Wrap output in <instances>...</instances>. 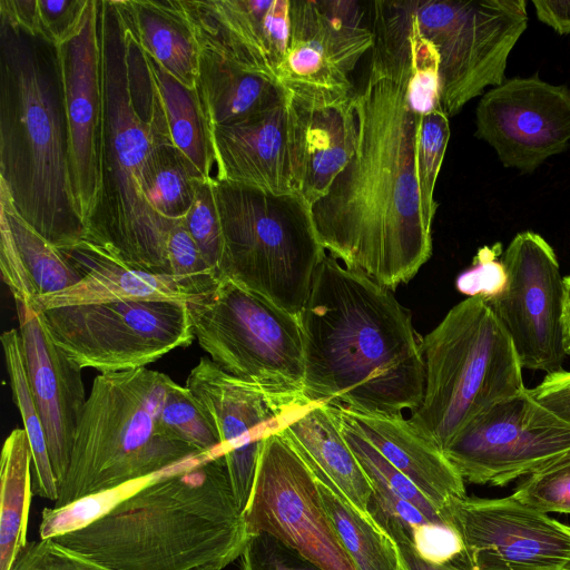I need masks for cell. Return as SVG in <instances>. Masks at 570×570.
<instances>
[{"instance_id": "35", "label": "cell", "mask_w": 570, "mask_h": 570, "mask_svg": "<svg viewBox=\"0 0 570 570\" xmlns=\"http://www.w3.org/2000/svg\"><path fill=\"white\" fill-rule=\"evenodd\" d=\"M203 179L193 163L170 139H165L156 145L149 157L144 175L145 197L161 217L180 220L190 209L197 183Z\"/></svg>"}, {"instance_id": "19", "label": "cell", "mask_w": 570, "mask_h": 570, "mask_svg": "<svg viewBox=\"0 0 570 570\" xmlns=\"http://www.w3.org/2000/svg\"><path fill=\"white\" fill-rule=\"evenodd\" d=\"M56 48L63 90L71 189L87 233L102 188L99 0H88L78 29Z\"/></svg>"}, {"instance_id": "13", "label": "cell", "mask_w": 570, "mask_h": 570, "mask_svg": "<svg viewBox=\"0 0 570 570\" xmlns=\"http://www.w3.org/2000/svg\"><path fill=\"white\" fill-rule=\"evenodd\" d=\"M503 282L484 296L523 368L553 373L567 355L564 277L552 246L539 234H517L502 253Z\"/></svg>"}, {"instance_id": "32", "label": "cell", "mask_w": 570, "mask_h": 570, "mask_svg": "<svg viewBox=\"0 0 570 570\" xmlns=\"http://www.w3.org/2000/svg\"><path fill=\"white\" fill-rule=\"evenodd\" d=\"M314 475L325 511L356 570H400L393 539L371 513L357 509L328 479Z\"/></svg>"}, {"instance_id": "28", "label": "cell", "mask_w": 570, "mask_h": 570, "mask_svg": "<svg viewBox=\"0 0 570 570\" xmlns=\"http://www.w3.org/2000/svg\"><path fill=\"white\" fill-rule=\"evenodd\" d=\"M138 47L177 81L195 90L200 48L179 0H115Z\"/></svg>"}, {"instance_id": "31", "label": "cell", "mask_w": 570, "mask_h": 570, "mask_svg": "<svg viewBox=\"0 0 570 570\" xmlns=\"http://www.w3.org/2000/svg\"><path fill=\"white\" fill-rule=\"evenodd\" d=\"M142 51V50H141ZM150 81L157 92L171 142L213 181L215 165L209 130L196 89H189L167 73L142 51Z\"/></svg>"}, {"instance_id": "33", "label": "cell", "mask_w": 570, "mask_h": 570, "mask_svg": "<svg viewBox=\"0 0 570 570\" xmlns=\"http://www.w3.org/2000/svg\"><path fill=\"white\" fill-rule=\"evenodd\" d=\"M31 464L28 435L24 429H14L3 443L0 461V570H9L28 542Z\"/></svg>"}, {"instance_id": "40", "label": "cell", "mask_w": 570, "mask_h": 570, "mask_svg": "<svg viewBox=\"0 0 570 570\" xmlns=\"http://www.w3.org/2000/svg\"><path fill=\"white\" fill-rule=\"evenodd\" d=\"M184 224L204 261L219 278L223 257V232L215 202L213 181L199 180Z\"/></svg>"}, {"instance_id": "1", "label": "cell", "mask_w": 570, "mask_h": 570, "mask_svg": "<svg viewBox=\"0 0 570 570\" xmlns=\"http://www.w3.org/2000/svg\"><path fill=\"white\" fill-rule=\"evenodd\" d=\"M410 77L404 41L374 43L367 80L354 96V154L312 205L325 250L391 291L432 254L415 167L421 116L409 99Z\"/></svg>"}, {"instance_id": "47", "label": "cell", "mask_w": 570, "mask_h": 570, "mask_svg": "<svg viewBox=\"0 0 570 570\" xmlns=\"http://www.w3.org/2000/svg\"><path fill=\"white\" fill-rule=\"evenodd\" d=\"M537 17L560 35H570L569 0H533Z\"/></svg>"}, {"instance_id": "30", "label": "cell", "mask_w": 570, "mask_h": 570, "mask_svg": "<svg viewBox=\"0 0 570 570\" xmlns=\"http://www.w3.org/2000/svg\"><path fill=\"white\" fill-rule=\"evenodd\" d=\"M333 411L344 439L372 484L371 500L402 521L410 532L429 522L445 523L416 485L358 432L346 412L336 406Z\"/></svg>"}, {"instance_id": "5", "label": "cell", "mask_w": 570, "mask_h": 570, "mask_svg": "<svg viewBox=\"0 0 570 570\" xmlns=\"http://www.w3.org/2000/svg\"><path fill=\"white\" fill-rule=\"evenodd\" d=\"M0 184L18 214L58 248L85 238L70 183L57 48L1 19Z\"/></svg>"}, {"instance_id": "8", "label": "cell", "mask_w": 570, "mask_h": 570, "mask_svg": "<svg viewBox=\"0 0 570 570\" xmlns=\"http://www.w3.org/2000/svg\"><path fill=\"white\" fill-rule=\"evenodd\" d=\"M223 232L219 279L298 316L326 255L311 204L298 193L273 194L213 180Z\"/></svg>"}, {"instance_id": "29", "label": "cell", "mask_w": 570, "mask_h": 570, "mask_svg": "<svg viewBox=\"0 0 570 570\" xmlns=\"http://www.w3.org/2000/svg\"><path fill=\"white\" fill-rule=\"evenodd\" d=\"M208 130L264 111L287 97L275 80L200 51L196 85Z\"/></svg>"}, {"instance_id": "43", "label": "cell", "mask_w": 570, "mask_h": 570, "mask_svg": "<svg viewBox=\"0 0 570 570\" xmlns=\"http://www.w3.org/2000/svg\"><path fill=\"white\" fill-rule=\"evenodd\" d=\"M88 0H37L38 33L55 46L78 29Z\"/></svg>"}, {"instance_id": "14", "label": "cell", "mask_w": 570, "mask_h": 570, "mask_svg": "<svg viewBox=\"0 0 570 570\" xmlns=\"http://www.w3.org/2000/svg\"><path fill=\"white\" fill-rule=\"evenodd\" d=\"M244 518L249 535L272 534L324 570H356L325 511L316 476L281 431L264 440Z\"/></svg>"}, {"instance_id": "37", "label": "cell", "mask_w": 570, "mask_h": 570, "mask_svg": "<svg viewBox=\"0 0 570 570\" xmlns=\"http://www.w3.org/2000/svg\"><path fill=\"white\" fill-rule=\"evenodd\" d=\"M154 475L85 495L60 508H45L39 525L40 539L56 538L88 527L140 490Z\"/></svg>"}, {"instance_id": "7", "label": "cell", "mask_w": 570, "mask_h": 570, "mask_svg": "<svg viewBox=\"0 0 570 570\" xmlns=\"http://www.w3.org/2000/svg\"><path fill=\"white\" fill-rule=\"evenodd\" d=\"M424 389L411 419L443 450L480 413L527 387L507 332L483 295L454 305L422 340Z\"/></svg>"}, {"instance_id": "50", "label": "cell", "mask_w": 570, "mask_h": 570, "mask_svg": "<svg viewBox=\"0 0 570 570\" xmlns=\"http://www.w3.org/2000/svg\"><path fill=\"white\" fill-rule=\"evenodd\" d=\"M400 570H405V569H404V567L402 566V563H401V568H400Z\"/></svg>"}, {"instance_id": "45", "label": "cell", "mask_w": 570, "mask_h": 570, "mask_svg": "<svg viewBox=\"0 0 570 570\" xmlns=\"http://www.w3.org/2000/svg\"><path fill=\"white\" fill-rule=\"evenodd\" d=\"M368 512L393 539L405 570H468L455 563H435L419 554L410 532L396 517L390 514L371 500Z\"/></svg>"}, {"instance_id": "44", "label": "cell", "mask_w": 570, "mask_h": 570, "mask_svg": "<svg viewBox=\"0 0 570 570\" xmlns=\"http://www.w3.org/2000/svg\"><path fill=\"white\" fill-rule=\"evenodd\" d=\"M410 537L424 559L462 567L464 547L458 533L448 524L429 522L410 532Z\"/></svg>"}, {"instance_id": "38", "label": "cell", "mask_w": 570, "mask_h": 570, "mask_svg": "<svg viewBox=\"0 0 570 570\" xmlns=\"http://www.w3.org/2000/svg\"><path fill=\"white\" fill-rule=\"evenodd\" d=\"M449 138V116L442 108L421 116L416 138L415 167L423 214L430 225L433 223L438 208L434 188Z\"/></svg>"}, {"instance_id": "51", "label": "cell", "mask_w": 570, "mask_h": 570, "mask_svg": "<svg viewBox=\"0 0 570 570\" xmlns=\"http://www.w3.org/2000/svg\"><path fill=\"white\" fill-rule=\"evenodd\" d=\"M569 570H570V568H569Z\"/></svg>"}, {"instance_id": "22", "label": "cell", "mask_w": 570, "mask_h": 570, "mask_svg": "<svg viewBox=\"0 0 570 570\" xmlns=\"http://www.w3.org/2000/svg\"><path fill=\"white\" fill-rule=\"evenodd\" d=\"M209 137L215 165L214 180L273 194L298 193L288 96L239 122L209 129Z\"/></svg>"}, {"instance_id": "18", "label": "cell", "mask_w": 570, "mask_h": 570, "mask_svg": "<svg viewBox=\"0 0 570 570\" xmlns=\"http://www.w3.org/2000/svg\"><path fill=\"white\" fill-rule=\"evenodd\" d=\"M475 136L505 167L531 173L570 141V89L540 78H511L482 95Z\"/></svg>"}, {"instance_id": "24", "label": "cell", "mask_w": 570, "mask_h": 570, "mask_svg": "<svg viewBox=\"0 0 570 570\" xmlns=\"http://www.w3.org/2000/svg\"><path fill=\"white\" fill-rule=\"evenodd\" d=\"M344 411L358 432L416 485L440 514L451 499L466 495L464 480L443 450L410 416Z\"/></svg>"}, {"instance_id": "23", "label": "cell", "mask_w": 570, "mask_h": 570, "mask_svg": "<svg viewBox=\"0 0 570 570\" xmlns=\"http://www.w3.org/2000/svg\"><path fill=\"white\" fill-rule=\"evenodd\" d=\"M61 250L83 272V277L63 291L35 298L29 306L36 312L119 301L188 303L214 288L219 282L155 274L136 268L120 262L86 238Z\"/></svg>"}, {"instance_id": "21", "label": "cell", "mask_w": 570, "mask_h": 570, "mask_svg": "<svg viewBox=\"0 0 570 570\" xmlns=\"http://www.w3.org/2000/svg\"><path fill=\"white\" fill-rule=\"evenodd\" d=\"M26 371L40 414L57 483L62 479L87 401L81 370L51 338L42 314L14 301Z\"/></svg>"}, {"instance_id": "12", "label": "cell", "mask_w": 570, "mask_h": 570, "mask_svg": "<svg viewBox=\"0 0 570 570\" xmlns=\"http://www.w3.org/2000/svg\"><path fill=\"white\" fill-rule=\"evenodd\" d=\"M373 46L374 33L358 1L291 0L277 82L296 104L344 102L355 95L351 73Z\"/></svg>"}, {"instance_id": "15", "label": "cell", "mask_w": 570, "mask_h": 570, "mask_svg": "<svg viewBox=\"0 0 570 570\" xmlns=\"http://www.w3.org/2000/svg\"><path fill=\"white\" fill-rule=\"evenodd\" d=\"M570 450V424L525 389L475 416L445 448L464 481L504 487Z\"/></svg>"}, {"instance_id": "16", "label": "cell", "mask_w": 570, "mask_h": 570, "mask_svg": "<svg viewBox=\"0 0 570 570\" xmlns=\"http://www.w3.org/2000/svg\"><path fill=\"white\" fill-rule=\"evenodd\" d=\"M468 570H569L570 525L515 499L462 497L441 510Z\"/></svg>"}, {"instance_id": "49", "label": "cell", "mask_w": 570, "mask_h": 570, "mask_svg": "<svg viewBox=\"0 0 570 570\" xmlns=\"http://www.w3.org/2000/svg\"><path fill=\"white\" fill-rule=\"evenodd\" d=\"M566 351H567V355L570 354V334L567 335L566 337Z\"/></svg>"}, {"instance_id": "42", "label": "cell", "mask_w": 570, "mask_h": 570, "mask_svg": "<svg viewBox=\"0 0 570 570\" xmlns=\"http://www.w3.org/2000/svg\"><path fill=\"white\" fill-rule=\"evenodd\" d=\"M9 570H112L52 539L28 541Z\"/></svg>"}, {"instance_id": "20", "label": "cell", "mask_w": 570, "mask_h": 570, "mask_svg": "<svg viewBox=\"0 0 570 570\" xmlns=\"http://www.w3.org/2000/svg\"><path fill=\"white\" fill-rule=\"evenodd\" d=\"M179 1L200 51L277 81L291 0Z\"/></svg>"}, {"instance_id": "10", "label": "cell", "mask_w": 570, "mask_h": 570, "mask_svg": "<svg viewBox=\"0 0 570 570\" xmlns=\"http://www.w3.org/2000/svg\"><path fill=\"white\" fill-rule=\"evenodd\" d=\"M420 32L439 56L441 107L455 116L504 80L508 57L527 29L524 0H411Z\"/></svg>"}, {"instance_id": "11", "label": "cell", "mask_w": 570, "mask_h": 570, "mask_svg": "<svg viewBox=\"0 0 570 570\" xmlns=\"http://www.w3.org/2000/svg\"><path fill=\"white\" fill-rule=\"evenodd\" d=\"M40 313L56 345L79 370L141 368L194 338L188 306L181 302L119 301Z\"/></svg>"}, {"instance_id": "27", "label": "cell", "mask_w": 570, "mask_h": 570, "mask_svg": "<svg viewBox=\"0 0 570 570\" xmlns=\"http://www.w3.org/2000/svg\"><path fill=\"white\" fill-rule=\"evenodd\" d=\"M281 432L314 473L328 479L351 503L370 514L372 484L344 439L332 405L304 403Z\"/></svg>"}, {"instance_id": "3", "label": "cell", "mask_w": 570, "mask_h": 570, "mask_svg": "<svg viewBox=\"0 0 570 570\" xmlns=\"http://www.w3.org/2000/svg\"><path fill=\"white\" fill-rule=\"evenodd\" d=\"M249 534L222 451L157 474L88 527L51 538L112 570H223Z\"/></svg>"}, {"instance_id": "9", "label": "cell", "mask_w": 570, "mask_h": 570, "mask_svg": "<svg viewBox=\"0 0 570 570\" xmlns=\"http://www.w3.org/2000/svg\"><path fill=\"white\" fill-rule=\"evenodd\" d=\"M187 306L194 336L222 370L268 393H304L296 316L228 278Z\"/></svg>"}, {"instance_id": "6", "label": "cell", "mask_w": 570, "mask_h": 570, "mask_svg": "<svg viewBox=\"0 0 570 570\" xmlns=\"http://www.w3.org/2000/svg\"><path fill=\"white\" fill-rule=\"evenodd\" d=\"M169 380L146 367L95 377L55 508L151 476L200 453L159 424Z\"/></svg>"}, {"instance_id": "26", "label": "cell", "mask_w": 570, "mask_h": 570, "mask_svg": "<svg viewBox=\"0 0 570 570\" xmlns=\"http://www.w3.org/2000/svg\"><path fill=\"white\" fill-rule=\"evenodd\" d=\"M0 269L14 301L35 298L77 284L83 272L16 210L0 184Z\"/></svg>"}, {"instance_id": "41", "label": "cell", "mask_w": 570, "mask_h": 570, "mask_svg": "<svg viewBox=\"0 0 570 570\" xmlns=\"http://www.w3.org/2000/svg\"><path fill=\"white\" fill-rule=\"evenodd\" d=\"M240 561L242 570H324L297 550L264 532L249 535Z\"/></svg>"}, {"instance_id": "46", "label": "cell", "mask_w": 570, "mask_h": 570, "mask_svg": "<svg viewBox=\"0 0 570 570\" xmlns=\"http://www.w3.org/2000/svg\"><path fill=\"white\" fill-rule=\"evenodd\" d=\"M529 392L537 402L570 424V371L562 368L547 374Z\"/></svg>"}, {"instance_id": "39", "label": "cell", "mask_w": 570, "mask_h": 570, "mask_svg": "<svg viewBox=\"0 0 570 570\" xmlns=\"http://www.w3.org/2000/svg\"><path fill=\"white\" fill-rule=\"evenodd\" d=\"M512 495L547 514H570V450L524 475Z\"/></svg>"}, {"instance_id": "4", "label": "cell", "mask_w": 570, "mask_h": 570, "mask_svg": "<svg viewBox=\"0 0 570 570\" xmlns=\"http://www.w3.org/2000/svg\"><path fill=\"white\" fill-rule=\"evenodd\" d=\"M99 37L102 188L85 238L129 266L173 275L168 239L178 220L157 214L144 193L149 157L170 137L142 51L115 0H99Z\"/></svg>"}, {"instance_id": "17", "label": "cell", "mask_w": 570, "mask_h": 570, "mask_svg": "<svg viewBox=\"0 0 570 570\" xmlns=\"http://www.w3.org/2000/svg\"><path fill=\"white\" fill-rule=\"evenodd\" d=\"M185 386L217 430L233 491L244 513L264 440L282 431L294 410L311 400L304 393H268L228 374L209 357H200Z\"/></svg>"}, {"instance_id": "48", "label": "cell", "mask_w": 570, "mask_h": 570, "mask_svg": "<svg viewBox=\"0 0 570 570\" xmlns=\"http://www.w3.org/2000/svg\"><path fill=\"white\" fill-rule=\"evenodd\" d=\"M566 299H564V327L567 335L570 334V275L564 277Z\"/></svg>"}, {"instance_id": "34", "label": "cell", "mask_w": 570, "mask_h": 570, "mask_svg": "<svg viewBox=\"0 0 570 570\" xmlns=\"http://www.w3.org/2000/svg\"><path fill=\"white\" fill-rule=\"evenodd\" d=\"M12 397L20 411L23 429L28 435L35 473L32 492L40 498L56 502L58 483L53 473L46 431L33 400L26 371L19 330L3 332L0 337Z\"/></svg>"}, {"instance_id": "2", "label": "cell", "mask_w": 570, "mask_h": 570, "mask_svg": "<svg viewBox=\"0 0 570 570\" xmlns=\"http://www.w3.org/2000/svg\"><path fill=\"white\" fill-rule=\"evenodd\" d=\"M297 318L308 400L362 414L421 405L423 338L391 289L326 253Z\"/></svg>"}, {"instance_id": "36", "label": "cell", "mask_w": 570, "mask_h": 570, "mask_svg": "<svg viewBox=\"0 0 570 570\" xmlns=\"http://www.w3.org/2000/svg\"><path fill=\"white\" fill-rule=\"evenodd\" d=\"M158 420L168 434L200 453L222 451L217 430L209 416L191 392L171 379L163 396Z\"/></svg>"}, {"instance_id": "25", "label": "cell", "mask_w": 570, "mask_h": 570, "mask_svg": "<svg viewBox=\"0 0 570 570\" xmlns=\"http://www.w3.org/2000/svg\"><path fill=\"white\" fill-rule=\"evenodd\" d=\"M289 101L296 189L312 206L327 193L354 154L357 140L354 97L328 106Z\"/></svg>"}]
</instances>
